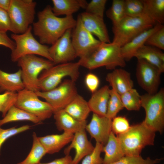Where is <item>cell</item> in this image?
<instances>
[{
    "mask_svg": "<svg viewBox=\"0 0 164 164\" xmlns=\"http://www.w3.org/2000/svg\"><path fill=\"white\" fill-rule=\"evenodd\" d=\"M156 23L144 13L135 17L125 15L116 25L113 26L112 42L121 47L144 31L153 27Z\"/></svg>",
    "mask_w": 164,
    "mask_h": 164,
    "instance_id": "4",
    "label": "cell"
},
{
    "mask_svg": "<svg viewBox=\"0 0 164 164\" xmlns=\"http://www.w3.org/2000/svg\"><path fill=\"white\" fill-rule=\"evenodd\" d=\"M106 80L111 87V89L120 95L132 89L134 86L130 73L122 68H116L108 73Z\"/></svg>",
    "mask_w": 164,
    "mask_h": 164,
    "instance_id": "19",
    "label": "cell"
},
{
    "mask_svg": "<svg viewBox=\"0 0 164 164\" xmlns=\"http://www.w3.org/2000/svg\"><path fill=\"white\" fill-rule=\"evenodd\" d=\"M124 11L126 16L135 17L143 13L144 4L142 0H125Z\"/></svg>",
    "mask_w": 164,
    "mask_h": 164,
    "instance_id": "35",
    "label": "cell"
},
{
    "mask_svg": "<svg viewBox=\"0 0 164 164\" xmlns=\"http://www.w3.org/2000/svg\"><path fill=\"white\" fill-rule=\"evenodd\" d=\"M102 152L105 153L102 164H110L125 156L117 136L111 131Z\"/></svg>",
    "mask_w": 164,
    "mask_h": 164,
    "instance_id": "27",
    "label": "cell"
},
{
    "mask_svg": "<svg viewBox=\"0 0 164 164\" xmlns=\"http://www.w3.org/2000/svg\"><path fill=\"white\" fill-rule=\"evenodd\" d=\"M32 138V146L29 154L25 159L17 164H38L43 157L47 154L35 132L33 133Z\"/></svg>",
    "mask_w": 164,
    "mask_h": 164,
    "instance_id": "30",
    "label": "cell"
},
{
    "mask_svg": "<svg viewBox=\"0 0 164 164\" xmlns=\"http://www.w3.org/2000/svg\"><path fill=\"white\" fill-rule=\"evenodd\" d=\"M73 134L63 132L60 134H53L38 137V139L47 154H53L59 152L71 142Z\"/></svg>",
    "mask_w": 164,
    "mask_h": 164,
    "instance_id": "21",
    "label": "cell"
},
{
    "mask_svg": "<svg viewBox=\"0 0 164 164\" xmlns=\"http://www.w3.org/2000/svg\"><path fill=\"white\" fill-rule=\"evenodd\" d=\"M124 108L120 95L114 90L110 89L106 116L112 120Z\"/></svg>",
    "mask_w": 164,
    "mask_h": 164,
    "instance_id": "33",
    "label": "cell"
},
{
    "mask_svg": "<svg viewBox=\"0 0 164 164\" xmlns=\"http://www.w3.org/2000/svg\"><path fill=\"white\" fill-rule=\"evenodd\" d=\"M14 105L42 121L50 118L53 114V109L48 103L40 100L35 92L25 88L17 92Z\"/></svg>",
    "mask_w": 164,
    "mask_h": 164,
    "instance_id": "11",
    "label": "cell"
},
{
    "mask_svg": "<svg viewBox=\"0 0 164 164\" xmlns=\"http://www.w3.org/2000/svg\"><path fill=\"white\" fill-rule=\"evenodd\" d=\"M162 158L152 159L148 157L144 159L141 156H125L121 159L110 164H157L162 160Z\"/></svg>",
    "mask_w": 164,
    "mask_h": 164,
    "instance_id": "36",
    "label": "cell"
},
{
    "mask_svg": "<svg viewBox=\"0 0 164 164\" xmlns=\"http://www.w3.org/2000/svg\"><path fill=\"white\" fill-rule=\"evenodd\" d=\"M129 121L125 117H115L112 120L111 130L114 134L118 135L123 134L129 128Z\"/></svg>",
    "mask_w": 164,
    "mask_h": 164,
    "instance_id": "40",
    "label": "cell"
},
{
    "mask_svg": "<svg viewBox=\"0 0 164 164\" xmlns=\"http://www.w3.org/2000/svg\"><path fill=\"white\" fill-rule=\"evenodd\" d=\"M24 89L21 69L12 73H7L0 69V93L18 92Z\"/></svg>",
    "mask_w": 164,
    "mask_h": 164,
    "instance_id": "26",
    "label": "cell"
},
{
    "mask_svg": "<svg viewBox=\"0 0 164 164\" xmlns=\"http://www.w3.org/2000/svg\"><path fill=\"white\" fill-rule=\"evenodd\" d=\"M11 3V0H0V8L8 12Z\"/></svg>",
    "mask_w": 164,
    "mask_h": 164,
    "instance_id": "46",
    "label": "cell"
},
{
    "mask_svg": "<svg viewBox=\"0 0 164 164\" xmlns=\"http://www.w3.org/2000/svg\"><path fill=\"white\" fill-rule=\"evenodd\" d=\"M39 164H73V159L69 154L63 157L56 159L50 162L39 163Z\"/></svg>",
    "mask_w": 164,
    "mask_h": 164,
    "instance_id": "45",
    "label": "cell"
},
{
    "mask_svg": "<svg viewBox=\"0 0 164 164\" xmlns=\"http://www.w3.org/2000/svg\"></svg>",
    "mask_w": 164,
    "mask_h": 164,
    "instance_id": "47",
    "label": "cell"
},
{
    "mask_svg": "<svg viewBox=\"0 0 164 164\" xmlns=\"http://www.w3.org/2000/svg\"><path fill=\"white\" fill-rule=\"evenodd\" d=\"M53 114L56 128L60 131H63L74 134L85 130L87 124L86 121H80L76 119L63 109L54 112Z\"/></svg>",
    "mask_w": 164,
    "mask_h": 164,
    "instance_id": "20",
    "label": "cell"
},
{
    "mask_svg": "<svg viewBox=\"0 0 164 164\" xmlns=\"http://www.w3.org/2000/svg\"><path fill=\"white\" fill-rule=\"evenodd\" d=\"M71 33V42L79 59H84L94 52L101 42L95 38L83 26L78 15L77 24Z\"/></svg>",
    "mask_w": 164,
    "mask_h": 164,
    "instance_id": "12",
    "label": "cell"
},
{
    "mask_svg": "<svg viewBox=\"0 0 164 164\" xmlns=\"http://www.w3.org/2000/svg\"><path fill=\"white\" fill-rule=\"evenodd\" d=\"M80 15L83 26L87 30L95 36L101 42H111L103 17L85 12Z\"/></svg>",
    "mask_w": 164,
    "mask_h": 164,
    "instance_id": "16",
    "label": "cell"
},
{
    "mask_svg": "<svg viewBox=\"0 0 164 164\" xmlns=\"http://www.w3.org/2000/svg\"><path fill=\"white\" fill-rule=\"evenodd\" d=\"M137 59H143L157 67L161 72H164V54L161 50L144 45L135 54Z\"/></svg>",
    "mask_w": 164,
    "mask_h": 164,
    "instance_id": "23",
    "label": "cell"
},
{
    "mask_svg": "<svg viewBox=\"0 0 164 164\" xmlns=\"http://www.w3.org/2000/svg\"><path fill=\"white\" fill-rule=\"evenodd\" d=\"M17 62L18 66L21 68L24 88L35 92L40 91L38 79L40 73L55 65L48 59L33 54L23 56Z\"/></svg>",
    "mask_w": 164,
    "mask_h": 164,
    "instance_id": "7",
    "label": "cell"
},
{
    "mask_svg": "<svg viewBox=\"0 0 164 164\" xmlns=\"http://www.w3.org/2000/svg\"></svg>",
    "mask_w": 164,
    "mask_h": 164,
    "instance_id": "48",
    "label": "cell"
},
{
    "mask_svg": "<svg viewBox=\"0 0 164 164\" xmlns=\"http://www.w3.org/2000/svg\"><path fill=\"white\" fill-rule=\"evenodd\" d=\"M63 109L74 118L80 121H86L91 112L88 102L78 94Z\"/></svg>",
    "mask_w": 164,
    "mask_h": 164,
    "instance_id": "25",
    "label": "cell"
},
{
    "mask_svg": "<svg viewBox=\"0 0 164 164\" xmlns=\"http://www.w3.org/2000/svg\"><path fill=\"white\" fill-rule=\"evenodd\" d=\"M160 71L143 59H137L136 77L139 86L147 93L153 94L158 91L161 82Z\"/></svg>",
    "mask_w": 164,
    "mask_h": 164,
    "instance_id": "13",
    "label": "cell"
},
{
    "mask_svg": "<svg viewBox=\"0 0 164 164\" xmlns=\"http://www.w3.org/2000/svg\"><path fill=\"white\" fill-rule=\"evenodd\" d=\"M78 61L80 66L89 70L103 67L108 70H114L117 67H124L126 65L121 54V47L113 42H101L90 56Z\"/></svg>",
    "mask_w": 164,
    "mask_h": 164,
    "instance_id": "2",
    "label": "cell"
},
{
    "mask_svg": "<svg viewBox=\"0 0 164 164\" xmlns=\"http://www.w3.org/2000/svg\"><path fill=\"white\" fill-rule=\"evenodd\" d=\"M31 126L26 125L18 128L16 126L8 129H3L0 126V155L2 146L8 138L17 134L30 129Z\"/></svg>",
    "mask_w": 164,
    "mask_h": 164,
    "instance_id": "37",
    "label": "cell"
},
{
    "mask_svg": "<svg viewBox=\"0 0 164 164\" xmlns=\"http://www.w3.org/2000/svg\"><path fill=\"white\" fill-rule=\"evenodd\" d=\"M155 132L142 122L117 137L125 156H138L146 146L154 145Z\"/></svg>",
    "mask_w": 164,
    "mask_h": 164,
    "instance_id": "3",
    "label": "cell"
},
{
    "mask_svg": "<svg viewBox=\"0 0 164 164\" xmlns=\"http://www.w3.org/2000/svg\"><path fill=\"white\" fill-rule=\"evenodd\" d=\"M164 26L156 23L153 27L140 33L121 47V55L125 61L130 60L137 50L145 44L148 38Z\"/></svg>",
    "mask_w": 164,
    "mask_h": 164,
    "instance_id": "18",
    "label": "cell"
},
{
    "mask_svg": "<svg viewBox=\"0 0 164 164\" xmlns=\"http://www.w3.org/2000/svg\"><path fill=\"white\" fill-rule=\"evenodd\" d=\"M141 107L145 115L142 122L147 127L162 134L164 128V89L155 94L146 93L141 96Z\"/></svg>",
    "mask_w": 164,
    "mask_h": 164,
    "instance_id": "5",
    "label": "cell"
},
{
    "mask_svg": "<svg viewBox=\"0 0 164 164\" xmlns=\"http://www.w3.org/2000/svg\"><path fill=\"white\" fill-rule=\"evenodd\" d=\"M72 30H67L49 47V55L55 65L70 62L77 57L71 38Z\"/></svg>",
    "mask_w": 164,
    "mask_h": 164,
    "instance_id": "14",
    "label": "cell"
},
{
    "mask_svg": "<svg viewBox=\"0 0 164 164\" xmlns=\"http://www.w3.org/2000/svg\"><path fill=\"white\" fill-rule=\"evenodd\" d=\"M0 45L4 46L13 50L15 46V42L11 39L6 33L0 32Z\"/></svg>",
    "mask_w": 164,
    "mask_h": 164,
    "instance_id": "44",
    "label": "cell"
},
{
    "mask_svg": "<svg viewBox=\"0 0 164 164\" xmlns=\"http://www.w3.org/2000/svg\"><path fill=\"white\" fill-rule=\"evenodd\" d=\"M143 12L156 23L164 22V0H142Z\"/></svg>",
    "mask_w": 164,
    "mask_h": 164,
    "instance_id": "29",
    "label": "cell"
},
{
    "mask_svg": "<svg viewBox=\"0 0 164 164\" xmlns=\"http://www.w3.org/2000/svg\"><path fill=\"white\" fill-rule=\"evenodd\" d=\"M103 146L102 144L96 142L93 152L84 158L81 164H102L103 159L101 154Z\"/></svg>",
    "mask_w": 164,
    "mask_h": 164,
    "instance_id": "39",
    "label": "cell"
},
{
    "mask_svg": "<svg viewBox=\"0 0 164 164\" xmlns=\"http://www.w3.org/2000/svg\"><path fill=\"white\" fill-rule=\"evenodd\" d=\"M112 120L106 116H101L93 113L90 122L86 125L85 130L96 142L104 146L112 131Z\"/></svg>",
    "mask_w": 164,
    "mask_h": 164,
    "instance_id": "15",
    "label": "cell"
},
{
    "mask_svg": "<svg viewBox=\"0 0 164 164\" xmlns=\"http://www.w3.org/2000/svg\"><path fill=\"white\" fill-rule=\"evenodd\" d=\"M37 16V21L32 24V30L43 44L52 45L67 30L74 28L77 24L73 15L63 17L56 16L49 5L39 11Z\"/></svg>",
    "mask_w": 164,
    "mask_h": 164,
    "instance_id": "1",
    "label": "cell"
},
{
    "mask_svg": "<svg viewBox=\"0 0 164 164\" xmlns=\"http://www.w3.org/2000/svg\"><path fill=\"white\" fill-rule=\"evenodd\" d=\"M80 66L78 61L55 65L43 70L38 79L40 91H46L55 88L66 77H69L70 79L75 82L79 76Z\"/></svg>",
    "mask_w": 164,
    "mask_h": 164,
    "instance_id": "6",
    "label": "cell"
},
{
    "mask_svg": "<svg viewBox=\"0 0 164 164\" xmlns=\"http://www.w3.org/2000/svg\"><path fill=\"white\" fill-rule=\"evenodd\" d=\"M85 83L88 89L92 93L97 90L100 84V80L95 74L89 73L85 77Z\"/></svg>",
    "mask_w": 164,
    "mask_h": 164,
    "instance_id": "42",
    "label": "cell"
},
{
    "mask_svg": "<svg viewBox=\"0 0 164 164\" xmlns=\"http://www.w3.org/2000/svg\"><path fill=\"white\" fill-rule=\"evenodd\" d=\"M52 107L53 113L64 109L78 94L75 82L70 79L64 80L55 88L48 91L35 92Z\"/></svg>",
    "mask_w": 164,
    "mask_h": 164,
    "instance_id": "10",
    "label": "cell"
},
{
    "mask_svg": "<svg viewBox=\"0 0 164 164\" xmlns=\"http://www.w3.org/2000/svg\"><path fill=\"white\" fill-rule=\"evenodd\" d=\"M107 0H92L88 3L85 12L103 18Z\"/></svg>",
    "mask_w": 164,
    "mask_h": 164,
    "instance_id": "41",
    "label": "cell"
},
{
    "mask_svg": "<svg viewBox=\"0 0 164 164\" xmlns=\"http://www.w3.org/2000/svg\"><path fill=\"white\" fill-rule=\"evenodd\" d=\"M110 89L104 85L92 93L87 101L91 111L101 116H106Z\"/></svg>",
    "mask_w": 164,
    "mask_h": 164,
    "instance_id": "22",
    "label": "cell"
},
{
    "mask_svg": "<svg viewBox=\"0 0 164 164\" xmlns=\"http://www.w3.org/2000/svg\"><path fill=\"white\" fill-rule=\"evenodd\" d=\"M124 108L129 111H139L141 107V99L137 90L132 88L120 95Z\"/></svg>",
    "mask_w": 164,
    "mask_h": 164,
    "instance_id": "31",
    "label": "cell"
},
{
    "mask_svg": "<svg viewBox=\"0 0 164 164\" xmlns=\"http://www.w3.org/2000/svg\"><path fill=\"white\" fill-rule=\"evenodd\" d=\"M11 23L8 12L0 8V32L10 31Z\"/></svg>",
    "mask_w": 164,
    "mask_h": 164,
    "instance_id": "43",
    "label": "cell"
},
{
    "mask_svg": "<svg viewBox=\"0 0 164 164\" xmlns=\"http://www.w3.org/2000/svg\"><path fill=\"white\" fill-rule=\"evenodd\" d=\"M23 121H29L37 124L42 123V121L34 115L14 105L3 118L0 120V126L9 122Z\"/></svg>",
    "mask_w": 164,
    "mask_h": 164,
    "instance_id": "28",
    "label": "cell"
},
{
    "mask_svg": "<svg viewBox=\"0 0 164 164\" xmlns=\"http://www.w3.org/2000/svg\"><path fill=\"white\" fill-rule=\"evenodd\" d=\"M52 11L56 16L73 15L80 8L85 9L88 3L85 0H52Z\"/></svg>",
    "mask_w": 164,
    "mask_h": 164,
    "instance_id": "24",
    "label": "cell"
},
{
    "mask_svg": "<svg viewBox=\"0 0 164 164\" xmlns=\"http://www.w3.org/2000/svg\"><path fill=\"white\" fill-rule=\"evenodd\" d=\"M124 0H113L111 6L106 11L107 16L112 21L113 26L119 23L125 16Z\"/></svg>",
    "mask_w": 164,
    "mask_h": 164,
    "instance_id": "32",
    "label": "cell"
},
{
    "mask_svg": "<svg viewBox=\"0 0 164 164\" xmlns=\"http://www.w3.org/2000/svg\"><path fill=\"white\" fill-rule=\"evenodd\" d=\"M94 148L88 139L85 130H81L74 134L70 144L64 150L65 155L69 154L72 149H74L75 154L73 159V164H78L85 156L91 154Z\"/></svg>",
    "mask_w": 164,
    "mask_h": 164,
    "instance_id": "17",
    "label": "cell"
},
{
    "mask_svg": "<svg viewBox=\"0 0 164 164\" xmlns=\"http://www.w3.org/2000/svg\"><path fill=\"white\" fill-rule=\"evenodd\" d=\"M17 92L5 91L0 94V112L4 117L16 100Z\"/></svg>",
    "mask_w": 164,
    "mask_h": 164,
    "instance_id": "34",
    "label": "cell"
},
{
    "mask_svg": "<svg viewBox=\"0 0 164 164\" xmlns=\"http://www.w3.org/2000/svg\"><path fill=\"white\" fill-rule=\"evenodd\" d=\"M145 45L164 50V26L152 34L146 41Z\"/></svg>",
    "mask_w": 164,
    "mask_h": 164,
    "instance_id": "38",
    "label": "cell"
},
{
    "mask_svg": "<svg viewBox=\"0 0 164 164\" xmlns=\"http://www.w3.org/2000/svg\"><path fill=\"white\" fill-rule=\"evenodd\" d=\"M37 3L32 0H11L8 12L10 31L19 34L25 32L34 22Z\"/></svg>",
    "mask_w": 164,
    "mask_h": 164,
    "instance_id": "8",
    "label": "cell"
},
{
    "mask_svg": "<svg viewBox=\"0 0 164 164\" xmlns=\"http://www.w3.org/2000/svg\"><path fill=\"white\" fill-rule=\"evenodd\" d=\"M32 26H30L23 33L11 35V38L15 45L11 54V60L16 62L23 56L33 54L41 56L52 61L49 53V46L37 41L32 35Z\"/></svg>",
    "mask_w": 164,
    "mask_h": 164,
    "instance_id": "9",
    "label": "cell"
}]
</instances>
